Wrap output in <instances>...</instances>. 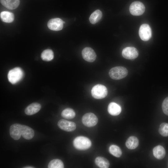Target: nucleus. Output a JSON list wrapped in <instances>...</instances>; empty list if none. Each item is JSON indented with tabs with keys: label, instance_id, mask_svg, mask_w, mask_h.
I'll return each mask as SVG.
<instances>
[{
	"label": "nucleus",
	"instance_id": "1",
	"mask_svg": "<svg viewBox=\"0 0 168 168\" xmlns=\"http://www.w3.org/2000/svg\"><path fill=\"white\" fill-rule=\"evenodd\" d=\"M73 145L77 149L80 150H87L91 145V140L87 138L82 136L76 138L73 141Z\"/></svg>",
	"mask_w": 168,
	"mask_h": 168
},
{
	"label": "nucleus",
	"instance_id": "2",
	"mask_svg": "<svg viewBox=\"0 0 168 168\" xmlns=\"http://www.w3.org/2000/svg\"><path fill=\"white\" fill-rule=\"evenodd\" d=\"M24 75V72L22 69L19 67H16L9 71L7 78L11 83L14 84L22 79Z\"/></svg>",
	"mask_w": 168,
	"mask_h": 168
},
{
	"label": "nucleus",
	"instance_id": "3",
	"mask_svg": "<svg viewBox=\"0 0 168 168\" xmlns=\"http://www.w3.org/2000/svg\"><path fill=\"white\" fill-rule=\"evenodd\" d=\"M128 71L125 67L117 66L111 68L109 72V75L112 79L118 80L125 77L128 75Z\"/></svg>",
	"mask_w": 168,
	"mask_h": 168
},
{
	"label": "nucleus",
	"instance_id": "4",
	"mask_svg": "<svg viewBox=\"0 0 168 168\" xmlns=\"http://www.w3.org/2000/svg\"><path fill=\"white\" fill-rule=\"evenodd\" d=\"M108 94L106 87L104 85L98 84L94 86L91 90L92 97L96 99H102L105 98Z\"/></svg>",
	"mask_w": 168,
	"mask_h": 168
},
{
	"label": "nucleus",
	"instance_id": "5",
	"mask_svg": "<svg viewBox=\"0 0 168 168\" xmlns=\"http://www.w3.org/2000/svg\"><path fill=\"white\" fill-rule=\"evenodd\" d=\"M145 7L144 4L139 1L132 2L129 7V11L133 15L139 16L142 15L144 12Z\"/></svg>",
	"mask_w": 168,
	"mask_h": 168
},
{
	"label": "nucleus",
	"instance_id": "6",
	"mask_svg": "<svg viewBox=\"0 0 168 168\" xmlns=\"http://www.w3.org/2000/svg\"><path fill=\"white\" fill-rule=\"evenodd\" d=\"M83 124L87 127H92L98 123V119L96 116L91 113H88L83 115L82 118Z\"/></svg>",
	"mask_w": 168,
	"mask_h": 168
},
{
	"label": "nucleus",
	"instance_id": "7",
	"mask_svg": "<svg viewBox=\"0 0 168 168\" xmlns=\"http://www.w3.org/2000/svg\"><path fill=\"white\" fill-rule=\"evenodd\" d=\"M139 34L142 40L147 41L149 40L152 35V30L150 26L146 24L141 25L139 28Z\"/></svg>",
	"mask_w": 168,
	"mask_h": 168
},
{
	"label": "nucleus",
	"instance_id": "8",
	"mask_svg": "<svg viewBox=\"0 0 168 168\" xmlns=\"http://www.w3.org/2000/svg\"><path fill=\"white\" fill-rule=\"evenodd\" d=\"M122 54L124 58L131 60L136 58L138 55L137 49L132 47H128L124 49Z\"/></svg>",
	"mask_w": 168,
	"mask_h": 168
},
{
	"label": "nucleus",
	"instance_id": "9",
	"mask_svg": "<svg viewBox=\"0 0 168 168\" xmlns=\"http://www.w3.org/2000/svg\"><path fill=\"white\" fill-rule=\"evenodd\" d=\"M58 125L61 129L67 132L73 131L76 127L75 123L64 119L60 120L58 122Z\"/></svg>",
	"mask_w": 168,
	"mask_h": 168
},
{
	"label": "nucleus",
	"instance_id": "10",
	"mask_svg": "<svg viewBox=\"0 0 168 168\" xmlns=\"http://www.w3.org/2000/svg\"><path fill=\"white\" fill-rule=\"evenodd\" d=\"M64 22L59 18H54L50 19L48 22L47 26L50 30L54 31L61 30Z\"/></svg>",
	"mask_w": 168,
	"mask_h": 168
},
{
	"label": "nucleus",
	"instance_id": "11",
	"mask_svg": "<svg viewBox=\"0 0 168 168\" xmlns=\"http://www.w3.org/2000/svg\"><path fill=\"white\" fill-rule=\"evenodd\" d=\"M82 54L83 58L88 62H93L96 58L95 52L90 47H86L84 48L82 50Z\"/></svg>",
	"mask_w": 168,
	"mask_h": 168
},
{
	"label": "nucleus",
	"instance_id": "12",
	"mask_svg": "<svg viewBox=\"0 0 168 168\" xmlns=\"http://www.w3.org/2000/svg\"><path fill=\"white\" fill-rule=\"evenodd\" d=\"M20 134L25 139H31L34 135V130L30 127L21 124Z\"/></svg>",
	"mask_w": 168,
	"mask_h": 168
},
{
	"label": "nucleus",
	"instance_id": "13",
	"mask_svg": "<svg viewBox=\"0 0 168 168\" xmlns=\"http://www.w3.org/2000/svg\"><path fill=\"white\" fill-rule=\"evenodd\" d=\"M21 124H15L10 128L9 133L11 137L15 140L19 139L21 136L20 133Z\"/></svg>",
	"mask_w": 168,
	"mask_h": 168
},
{
	"label": "nucleus",
	"instance_id": "14",
	"mask_svg": "<svg viewBox=\"0 0 168 168\" xmlns=\"http://www.w3.org/2000/svg\"><path fill=\"white\" fill-rule=\"evenodd\" d=\"M41 108V105L40 104L36 102L33 103L26 107L25 112L27 115H32L38 112Z\"/></svg>",
	"mask_w": 168,
	"mask_h": 168
},
{
	"label": "nucleus",
	"instance_id": "15",
	"mask_svg": "<svg viewBox=\"0 0 168 168\" xmlns=\"http://www.w3.org/2000/svg\"><path fill=\"white\" fill-rule=\"evenodd\" d=\"M1 4L7 9L13 10L19 6L20 0H0Z\"/></svg>",
	"mask_w": 168,
	"mask_h": 168
},
{
	"label": "nucleus",
	"instance_id": "16",
	"mask_svg": "<svg viewBox=\"0 0 168 168\" xmlns=\"http://www.w3.org/2000/svg\"><path fill=\"white\" fill-rule=\"evenodd\" d=\"M108 111L110 115L116 116L120 114L121 111V108L117 103L112 102L110 103L108 106Z\"/></svg>",
	"mask_w": 168,
	"mask_h": 168
},
{
	"label": "nucleus",
	"instance_id": "17",
	"mask_svg": "<svg viewBox=\"0 0 168 168\" xmlns=\"http://www.w3.org/2000/svg\"><path fill=\"white\" fill-rule=\"evenodd\" d=\"M153 153L155 157L158 159H162L164 158L166 154L164 148L161 145H158L153 149Z\"/></svg>",
	"mask_w": 168,
	"mask_h": 168
},
{
	"label": "nucleus",
	"instance_id": "18",
	"mask_svg": "<svg viewBox=\"0 0 168 168\" xmlns=\"http://www.w3.org/2000/svg\"><path fill=\"white\" fill-rule=\"evenodd\" d=\"M139 144L138 138L134 136L129 137L127 140L125 145L127 147L130 149H133L137 148Z\"/></svg>",
	"mask_w": 168,
	"mask_h": 168
},
{
	"label": "nucleus",
	"instance_id": "19",
	"mask_svg": "<svg viewBox=\"0 0 168 168\" xmlns=\"http://www.w3.org/2000/svg\"><path fill=\"white\" fill-rule=\"evenodd\" d=\"M0 18L2 21L6 23H11L13 21L14 16L13 14L8 11H3L0 13Z\"/></svg>",
	"mask_w": 168,
	"mask_h": 168
},
{
	"label": "nucleus",
	"instance_id": "20",
	"mask_svg": "<svg viewBox=\"0 0 168 168\" xmlns=\"http://www.w3.org/2000/svg\"><path fill=\"white\" fill-rule=\"evenodd\" d=\"M96 164L101 168H108L110 166V163L106 158L101 156L96 158L95 161Z\"/></svg>",
	"mask_w": 168,
	"mask_h": 168
},
{
	"label": "nucleus",
	"instance_id": "21",
	"mask_svg": "<svg viewBox=\"0 0 168 168\" xmlns=\"http://www.w3.org/2000/svg\"><path fill=\"white\" fill-rule=\"evenodd\" d=\"M102 15V12L100 10H96L91 14L89 17L90 23L92 24L97 23L101 19Z\"/></svg>",
	"mask_w": 168,
	"mask_h": 168
},
{
	"label": "nucleus",
	"instance_id": "22",
	"mask_svg": "<svg viewBox=\"0 0 168 168\" xmlns=\"http://www.w3.org/2000/svg\"><path fill=\"white\" fill-rule=\"evenodd\" d=\"M41 57L42 59L44 61H50L54 58L53 52L50 49H45L42 53Z\"/></svg>",
	"mask_w": 168,
	"mask_h": 168
},
{
	"label": "nucleus",
	"instance_id": "23",
	"mask_svg": "<svg viewBox=\"0 0 168 168\" xmlns=\"http://www.w3.org/2000/svg\"><path fill=\"white\" fill-rule=\"evenodd\" d=\"M61 116L65 119H71L74 118L75 116V113L72 109L67 108L62 111Z\"/></svg>",
	"mask_w": 168,
	"mask_h": 168
},
{
	"label": "nucleus",
	"instance_id": "24",
	"mask_svg": "<svg viewBox=\"0 0 168 168\" xmlns=\"http://www.w3.org/2000/svg\"><path fill=\"white\" fill-rule=\"evenodd\" d=\"M109 151L111 154L117 157H120L122 154V151L120 148L116 145H111L109 148Z\"/></svg>",
	"mask_w": 168,
	"mask_h": 168
},
{
	"label": "nucleus",
	"instance_id": "25",
	"mask_svg": "<svg viewBox=\"0 0 168 168\" xmlns=\"http://www.w3.org/2000/svg\"><path fill=\"white\" fill-rule=\"evenodd\" d=\"M49 168H63L64 164L62 161L59 159H54L51 161L48 165Z\"/></svg>",
	"mask_w": 168,
	"mask_h": 168
},
{
	"label": "nucleus",
	"instance_id": "26",
	"mask_svg": "<svg viewBox=\"0 0 168 168\" xmlns=\"http://www.w3.org/2000/svg\"><path fill=\"white\" fill-rule=\"evenodd\" d=\"M159 132L163 137L168 136V124L166 123H161L159 127Z\"/></svg>",
	"mask_w": 168,
	"mask_h": 168
},
{
	"label": "nucleus",
	"instance_id": "27",
	"mask_svg": "<svg viewBox=\"0 0 168 168\" xmlns=\"http://www.w3.org/2000/svg\"><path fill=\"white\" fill-rule=\"evenodd\" d=\"M162 109L164 113L168 115V97H166L163 101Z\"/></svg>",
	"mask_w": 168,
	"mask_h": 168
},
{
	"label": "nucleus",
	"instance_id": "28",
	"mask_svg": "<svg viewBox=\"0 0 168 168\" xmlns=\"http://www.w3.org/2000/svg\"><path fill=\"white\" fill-rule=\"evenodd\" d=\"M23 168H33L35 167L33 166H26L23 167Z\"/></svg>",
	"mask_w": 168,
	"mask_h": 168
}]
</instances>
